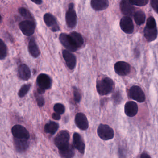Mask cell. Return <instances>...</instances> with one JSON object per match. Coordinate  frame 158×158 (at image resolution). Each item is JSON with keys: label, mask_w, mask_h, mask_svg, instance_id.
I'll list each match as a JSON object with an SVG mask.
<instances>
[{"label": "cell", "mask_w": 158, "mask_h": 158, "mask_svg": "<svg viewBox=\"0 0 158 158\" xmlns=\"http://www.w3.org/2000/svg\"><path fill=\"white\" fill-rule=\"evenodd\" d=\"M96 87L98 94L104 96L108 95L112 91L114 87V83L112 79L109 77H105L98 81Z\"/></svg>", "instance_id": "cell-1"}, {"label": "cell", "mask_w": 158, "mask_h": 158, "mask_svg": "<svg viewBox=\"0 0 158 158\" xmlns=\"http://www.w3.org/2000/svg\"><path fill=\"white\" fill-rule=\"evenodd\" d=\"M98 134L101 139L104 140H110L114 136V132L112 128L107 125L102 124L100 125L98 127Z\"/></svg>", "instance_id": "cell-2"}, {"label": "cell", "mask_w": 158, "mask_h": 158, "mask_svg": "<svg viewBox=\"0 0 158 158\" xmlns=\"http://www.w3.org/2000/svg\"><path fill=\"white\" fill-rule=\"evenodd\" d=\"M66 24L68 27L73 28L75 27L77 23V16L75 11L74 10L73 3H70L68 10L65 15Z\"/></svg>", "instance_id": "cell-3"}, {"label": "cell", "mask_w": 158, "mask_h": 158, "mask_svg": "<svg viewBox=\"0 0 158 158\" xmlns=\"http://www.w3.org/2000/svg\"><path fill=\"white\" fill-rule=\"evenodd\" d=\"M35 23L34 21L26 20L19 23V27L22 33L27 36L32 35L35 33Z\"/></svg>", "instance_id": "cell-4"}, {"label": "cell", "mask_w": 158, "mask_h": 158, "mask_svg": "<svg viewBox=\"0 0 158 158\" xmlns=\"http://www.w3.org/2000/svg\"><path fill=\"white\" fill-rule=\"evenodd\" d=\"M59 39L62 45L70 51L74 52L78 49L69 35L62 33L60 35Z\"/></svg>", "instance_id": "cell-5"}, {"label": "cell", "mask_w": 158, "mask_h": 158, "mask_svg": "<svg viewBox=\"0 0 158 158\" xmlns=\"http://www.w3.org/2000/svg\"><path fill=\"white\" fill-rule=\"evenodd\" d=\"M70 135L66 130L60 131L54 138V143L56 147L59 148L60 147L69 143Z\"/></svg>", "instance_id": "cell-6"}, {"label": "cell", "mask_w": 158, "mask_h": 158, "mask_svg": "<svg viewBox=\"0 0 158 158\" xmlns=\"http://www.w3.org/2000/svg\"><path fill=\"white\" fill-rule=\"evenodd\" d=\"M12 133L15 138L19 139H28L30 135L25 127L20 125H16L13 127Z\"/></svg>", "instance_id": "cell-7"}, {"label": "cell", "mask_w": 158, "mask_h": 158, "mask_svg": "<svg viewBox=\"0 0 158 158\" xmlns=\"http://www.w3.org/2000/svg\"><path fill=\"white\" fill-rule=\"evenodd\" d=\"M130 98L138 102H144L146 100V96L142 89L138 86H133L129 89Z\"/></svg>", "instance_id": "cell-8"}, {"label": "cell", "mask_w": 158, "mask_h": 158, "mask_svg": "<svg viewBox=\"0 0 158 158\" xmlns=\"http://www.w3.org/2000/svg\"><path fill=\"white\" fill-rule=\"evenodd\" d=\"M114 71L115 73L120 76H126L130 73L131 67L129 64L126 62H117L114 64Z\"/></svg>", "instance_id": "cell-9"}, {"label": "cell", "mask_w": 158, "mask_h": 158, "mask_svg": "<svg viewBox=\"0 0 158 158\" xmlns=\"http://www.w3.org/2000/svg\"><path fill=\"white\" fill-rule=\"evenodd\" d=\"M120 27L126 34H131L134 31V27L132 19L129 16H124L120 21Z\"/></svg>", "instance_id": "cell-10"}, {"label": "cell", "mask_w": 158, "mask_h": 158, "mask_svg": "<svg viewBox=\"0 0 158 158\" xmlns=\"http://www.w3.org/2000/svg\"><path fill=\"white\" fill-rule=\"evenodd\" d=\"M37 83L39 88L45 90L50 88L51 86V79L46 74L41 73L39 75L37 78Z\"/></svg>", "instance_id": "cell-11"}, {"label": "cell", "mask_w": 158, "mask_h": 158, "mask_svg": "<svg viewBox=\"0 0 158 158\" xmlns=\"http://www.w3.org/2000/svg\"><path fill=\"white\" fill-rule=\"evenodd\" d=\"M75 122L77 126L82 130H86L88 128L89 123L86 116L82 113H78L76 115Z\"/></svg>", "instance_id": "cell-12"}, {"label": "cell", "mask_w": 158, "mask_h": 158, "mask_svg": "<svg viewBox=\"0 0 158 158\" xmlns=\"http://www.w3.org/2000/svg\"><path fill=\"white\" fill-rule=\"evenodd\" d=\"M62 54L67 67L70 70L74 69L77 63L76 58L75 55L66 50L63 51Z\"/></svg>", "instance_id": "cell-13"}, {"label": "cell", "mask_w": 158, "mask_h": 158, "mask_svg": "<svg viewBox=\"0 0 158 158\" xmlns=\"http://www.w3.org/2000/svg\"><path fill=\"white\" fill-rule=\"evenodd\" d=\"M44 21L47 26L51 27L52 31L56 32L60 30V27L57 24L56 18L52 15L50 13L45 14Z\"/></svg>", "instance_id": "cell-14"}, {"label": "cell", "mask_w": 158, "mask_h": 158, "mask_svg": "<svg viewBox=\"0 0 158 158\" xmlns=\"http://www.w3.org/2000/svg\"><path fill=\"white\" fill-rule=\"evenodd\" d=\"M59 153L63 158H73L75 155V150L73 147L68 143L59 148Z\"/></svg>", "instance_id": "cell-15"}, {"label": "cell", "mask_w": 158, "mask_h": 158, "mask_svg": "<svg viewBox=\"0 0 158 158\" xmlns=\"http://www.w3.org/2000/svg\"><path fill=\"white\" fill-rule=\"evenodd\" d=\"M120 9L121 11L127 16H131L135 12V7L130 3L129 1L123 0L120 3Z\"/></svg>", "instance_id": "cell-16"}, {"label": "cell", "mask_w": 158, "mask_h": 158, "mask_svg": "<svg viewBox=\"0 0 158 158\" xmlns=\"http://www.w3.org/2000/svg\"><path fill=\"white\" fill-rule=\"evenodd\" d=\"M73 144L74 147L80 153L84 154L85 152V144L81 135L77 133L74 134L73 136Z\"/></svg>", "instance_id": "cell-17"}, {"label": "cell", "mask_w": 158, "mask_h": 158, "mask_svg": "<svg viewBox=\"0 0 158 158\" xmlns=\"http://www.w3.org/2000/svg\"><path fill=\"white\" fill-rule=\"evenodd\" d=\"M124 110L127 116L133 117L137 114L138 111L137 104L133 101L128 102L125 105Z\"/></svg>", "instance_id": "cell-18"}, {"label": "cell", "mask_w": 158, "mask_h": 158, "mask_svg": "<svg viewBox=\"0 0 158 158\" xmlns=\"http://www.w3.org/2000/svg\"><path fill=\"white\" fill-rule=\"evenodd\" d=\"M90 5L94 10L102 11L107 9L109 2L107 0H92Z\"/></svg>", "instance_id": "cell-19"}, {"label": "cell", "mask_w": 158, "mask_h": 158, "mask_svg": "<svg viewBox=\"0 0 158 158\" xmlns=\"http://www.w3.org/2000/svg\"><path fill=\"white\" fill-rule=\"evenodd\" d=\"M18 74L20 79L27 81L31 77V71L26 64H22L20 65L18 69Z\"/></svg>", "instance_id": "cell-20"}, {"label": "cell", "mask_w": 158, "mask_h": 158, "mask_svg": "<svg viewBox=\"0 0 158 158\" xmlns=\"http://www.w3.org/2000/svg\"><path fill=\"white\" fill-rule=\"evenodd\" d=\"M14 145L15 149L19 152H23L25 151L29 147V143L27 139H14Z\"/></svg>", "instance_id": "cell-21"}, {"label": "cell", "mask_w": 158, "mask_h": 158, "mask_svg": "<svg viewBox=\"0 0 158 158\" xmlns=\"http://www.w3.org/2000/svg\"><path fill=\"white\" fill-rule=\"evenodd\" d=\"M144 34L147 40L149 42L154 41L158 36V30L157 27L150 28L146 27L144 28Z\"/></svg>", "instance_id": "cell-22"}, {"label": "cell", "mask_w": 158, "mask_h": 158, "mask_svg": "<svg viewBox=\"0 0 158 158\" xmlns=\"http://www.w3.org/2000/svg\"><path fill=\"white\" fill-rule=\"evenodd\" d=\"M28 51L34 58H38L40 54V51L34 39H31L28 43Z\"/></svg>", "instance_id": "cell-23"}, {"label": "cell", "mask_w": 158, "mask_h": 158, "mask_svg": "<svg viewBox=\"0 0 158 158\" xmlns=\"http://www.w3.org/2000/svg\"><path fill=\"white\" fill-rule=\"evenodd\" d=\"M58 123L54 122H50L47 123L44 127V131L46 133L53 135L56 133L59 129Z\"/></svg>", "instance_id": "cell-24"}, {"label": "cell", "mask_w": 158, "mask_h": 158, "mask_svg": "<svg viewBox=\"0 0 158 158\" xmlns=\"http://www.w3.org/2000/svg\"><path fill=\"white\" fill-rule=\"evenodd\" d=\"M69 35L78 48L83 46L84 43V39L79 33L76 32H73Z\"/></svg>", "instance_id": "cell-25"}, {"label": "cell", "mask_w": 158, "mask_h": 158, "mask_svg": "<svg viewBox=\"0 0 158 158\" xmlns=\"http://www.w3.org/2000/svg\"><path fill=\"white\" fill-rule=\"evenodd\" d=\"M134 20L137 25H141L145 23L146 15L143 12L138 11L134 14Z\"/></svg>", "instance_id": "cell-26"}, {"label": "cell", "mask_w": 158, "mask_h": 158, "mask_svg": "<svg viewBox=\"0 0 158 158\" xmlns=\"http://www.w3.org/2000/svg\"><path fill=\"white\" fill-rule=\"evenodd\" d=\"M19 13L25 19H27V20H30V21H34L33 16L31 15L30 12L25 8L21 7L19 8L18 10Z\"/></svg>", "instance_id": "cell-27"}, {"label": "cell", "mask_w": 158, "mask_h": 158, "mask_svg": "<svg viewBox=\"0 0 158 158\" xmlns=\"http://www.w3.org/2000/svg\"><path fill=\"white\" fill-rule=\"evenodd\" d=\"M7 49L6 45L2 40H0V59L1 60L5 59L7 56Z\"/></svg>", "instance_id": "cell-28"}, {"label": "cell", "mask_w": 158, "mask_h": 158, "mask_svg": "<svg viewBox=\"0 0 158 158\" xmlns=\"http://www.w3.org/2000/svg\"><path fill=\"white\" fill-rule=\"evenodd\" d=\"M30 88H31V85L30 84H26L22 86L21 88L19 90L18 92V96L20 98H23L24 97L27 92L30 90Z\"/></svg>", "instance_id": "cell-29"}, {"label": "cell", "mask_w": 158, "mask_h": 158, "mask_svg": "<svg viewBox=\"0 0 158 158\" xmlns=\"http://www.w3.org/2000/svg\"><path fill=\"white\" fill-rule=\"evenodd\" d=\"M53 109L55 113H57L60 114H63L65 111V107L61 103H56L54 105Z\"/></svg>", "instance_id": "cell-30"}, {"label": "cell", "mask_w": 158, "mask_h": 158, "mask_svg": "<svg viewBox=\"0 0 158 158\" xmlns=\"http://www.w3.org/2000/svg\"><path fill=\"white\" fill-rule=\"evenodd\" d=\"M146 27L150 28H154L156 27V22L155 19L152 16H150L148 18L147 22Z\"/></svg>", "instance_id": "cell-31"}, {"label": "cell", "mask_w": 158, "mask_h": 158, "mask_svg": "<svg viewBox=\"0 0 158 158\" xmlns=\"http://www.w3.org/2000/svg\"><path fill=\"white\" fill-rule=\"evenodd\" d=\"M132 5L137 6H143L147 5L149 2L148 0H139V1H129Z\"/></svg>", "instance_id": "cell-32"}, {"label": "cell", "mask_w": 158, "mask_h": 158, "mask_svg": "<svg viewBox=\"0 0 158 158\" xmlns=\"http://www.w3.org/2000/svg\"><path fill=\"white\" fill-rule=\"evenodd\" d=\"M73 95L75 101L76 102H79L81 99V94H80L76 87H73Z\"/></svg>", "instance_id": "cell-33"}, {"label": "cell", "mask_w": 158, "mask_h": 158, "mask_svg": "<svg viewBox=\"0 0 158 158\" xmlns=\"http://www.w3.org/2000/svg\"><path fill=\"white\" fill-rule=\"evenodd\" d=\"M37 104L39 107H42L45 104V101L44 98L42 96H38L36 98Z\"/></svg>", "instance_id": "cell-34"}, {"label": "cell", "mask_w": 158, "mask_h": 158, "mask_svg": "<svg viewBox=\"0 0 158 158\" xmlns=\"http://www.w3.org/2000/svg\"><path fill=\"white\" fill-rule=\"evenodd\" d=\"M151 5L153 10L158 13V0H152L151 2Z\"/></svg>", "instance_id": "cell-35"}, {"label": "cell", "mask_w": 158, "mask_h": 158, "mask_svg": "<svg viewBox=\"0 0 158 158\" xmlns=\"http://www.w3.org/2000/svg\"><path fill=\"white\" fill-rule=\"evenodd\" d=\"M113 97L114 100L116 103L120 102L121 101V96L119 92H115V94L114 95V96H113Z\"/></svg>", "instance_id": "cell-36"}, {"label": "cell", "mask_w": 158, "mask_h": 158, "mask_svg": "<svg viewBox=\"0 0 158 158\" xmlns=\"http://www.w3.org/2000/svg\"><path fill=\"white\" fill-rule=\"evenodd\" d=\"M52 118L55 120H60V115L57 113H54L52 114Z\"/></svg>", "instance_id": "cell-37"}, {"label": "cell", "mask_w": 158, "mask_h": 158, "mask_svg": "<svg viewBox=\"0 0 158 158\" xmlns=\"http://www.w3.org/2000/svg\"><path fill=\"white\" fill-rule=\"evenodd\" d=\"M140 158H151L150 156L146 153H143L140 156Z\"/></svg>", "instance_id": "cell-38"}, {"label": "cell", "mask_w": 158, "mask_h": 158, "mask_svg": "<svg viewBox=\"0 0 158 158\" xmlns=\"http://www.w3.org/2000/svg\"><path fill=\"white\" fill-rule=\"evenodd\" d=\"M38 93L40 94H43V93H45V90L44 89H41L40 88L38 87L37 89Z\"/></svg>", "instance_id": "cell-39"}, {"label": "cell", "mask_w": 158, "mask_h": 158, "mask_svg": "<svg viewBox=\"0 0 158 158\" xmlns=\"http://www.w3.org/2000/svg\"><path fill=\"white\" fill-rule=\"evenodd\" d=\"M32 2H34L36 4H41L42 3V1L41 0H36V1H32Z\"/></svg>", "instance_id": "cell-40"}]
</instances>
